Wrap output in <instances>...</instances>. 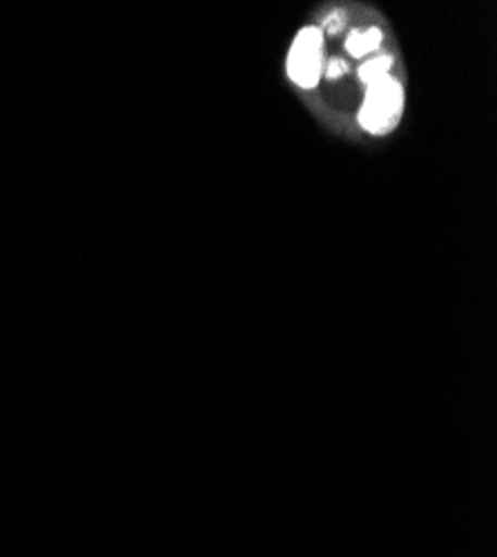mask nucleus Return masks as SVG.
Listing matches in <instances>:
<instances>
[{"label": "nucleus", "instance_id": "2", "mask_svg": "<svg viewBox=\"0 0 497 557\" xmlns=\"http://www.w3.org/2000/svg\"><path fill=\"white\" fill-rule=\"evenodd\" d=\"M324 65V36L318 27H306L295 38L288 54V74L299 87H314L320 83Z\"/></svg>", "mask_w": 497, "mask_h": 557}, {"label": "nucleus", "instance_id": "3", "mask_svg": "<svg viewBox=\"0 0 497 557\" xmlns=\"http://www.w3.org/2000/svg\"><path fill=\"white\" fill-rule=\"evenodd\" d=\"M380 45H382V32L377 27H373L369 32H352L346 40V50L355 59H361V57L375 52Z\"/></svg>", "mask_w": 497, "mask_h": 557}, {"label": "nucleus", "instance_id": "1", "mask_svg": "<svg viewBox=\"0 0 497 557\" xmlns=\"http://www.w3.org/2000/svg\"><path fill=\"white\" fill-rule=\"evenodd\" d=\"M401 108H403L401 85L395 78L384 76L369 85L366 101L359 110V123L361 127L373 134H386L399 123Z\"/></svg>", "mask_w": 497, "mask_h": 557}, {"label": "nucleus", "instance_id": "6", "mask_svg": "<svg viewBox=\"0 0 497 557\" xmlns=\"http://www.w3.org/2000/svg\"><path fill=\"white\" fill-rule=\"evenodd\" d=\"M326 27H328L331 34H337L344 27V18L341 16H333V18L326 21Z\"/></svg>", "mask_w": 497, "mask_h": 557}, {"label": "nucleus", "instance_id": "5", "mask_svg": "<svg viewBox=\"0 0 497 557\" xmlns=\"http://www.w3.org/2000/svg\"><path fill=\"white\" fill-rule=\"evenodd\" d=\"M344 74H346V65H344L341 61H333L331 67H328V76H331V78H339V76H344Z\"/></svg>", "mask_w": 497, "mask_h": 557}, {"label": "nucleus", "instance_id": "4", "mask_svg": "<svg viewBox=\"0 0 497 557\" xmlns=\"http://www.w3.org/2000/svg\"><path fill=\"white\" fill-rule=\"evenodd\" d=\"M390 65H393L390 57H380V59L366 61L364 65L359 67V78L371 85V83H375V81H380V78L388 76V70H390Z\"/></svg>", "mask_w": 497, "mask_h": 557}]
</instances>
